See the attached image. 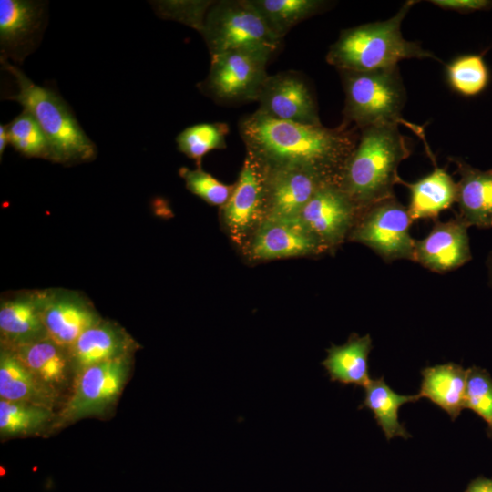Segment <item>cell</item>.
<instances>
[{"label":"cell","mask_w":492,"mask_h":492,"mask_svg":"<svg viewBox=\"0 0 492 492\" xmlns=\"http://www.w3.org/2000/svg\"><path fill=\"white\" fill-rule=\"evenodd\" d=\"M246 152L266 168L298 167L340 185L360 130L341 124L312 126L272 118L258 110L239 121Z\"/></svg>","instance_id":"cell-1"},{"label":"cell","mask_w":492,"mask_h":492,"mask_svg":"<svg viewBox=\"0 0 492 492\" xmlns=\"http://www.w3.org/2000/svg\"><path fill=\"white\" fill-rule=\"evenodd\" d=\"M397 125H374L360 129L340 181L342 189L363 211L371 205L395 197L401 184L397 170L411 155L408 138Z\"/></svg>","instance_id":"cell-2"},{"label":"cell","mask_w":492,"mask_h":492,"mask_svg":"<svg viewBox=\"0 0 492 492\" xmlns=\"http://www.w3.org/2000/svg\"><path fill=\"white\" fill-rule=\"evenodd\" d=\"M415 3L406 1L386 20L343 29L327 52V63L338 71L366 72L396 67L405 59L437 60L419 42L402 35V22Z\"/></svg>","instance_id":"cell-3"},{"label":"cell","mask_w":492,"mask_h":492,"mask_svg":"<svg viewBox=\"0 0 492 492\" xmlns=\"http://www.w3.org/2000/svg\"><path fill=\"white\" fill-rule=\"evenodd\" d=\"M339 73L345 96L341 124L359 130L374 125H404L423 139L430 159H435L423 128L408 122L402 116L406 91L398 66L366 72Z\"/></svg>","instance_id":"cell-4"},{"label":"cell","mask_w":492,"mask_h":492,"mask_svg":"<svg viewBox=\"0 0 492 492\" xmlns=\"http://www.w3.org/2000/svg\"><path fill=\"white\" fill-rule=\"evenodd\" d=\"M15 78L17 93L8 98L23 106L38 122L52 153V160L70 163L90 160L96 147L79 126L66 102L54 91L38 86L18 67L1 58Z\"/></svg>","instance_id":"cell-5"},{"label":"cell","mask_w":492,"mask_h":492,"mask_svg":"<svg viewBox=\"0 0 492 492\" xmlns=\"http://www.w3.org/2000/svg\"><path fill=\"white\" fill-rule=\"evenodd\" d=\"M200 34L210 56L237 50L272 55L282 42L250 0L214 1Z\"/></svg>","instance_id":"cell-6"},{"label":"cell","mask_w":492,"mask_h":492,"mask_svg":"<svg viewBox=\"0 0 492 492\" xmlns=\"http://www.w3.org/2000/svg\"><path fill=\"white\" fill-rule=\"evenodd\" d=\"M412 222L407 208L395 196L363 210L348 238L369 247L385 262L413 261Z\"/></svg>","instance_id":"cell-7"},{"label":"cell","mask_w":492,"mask_h":492,"mask_svg":"<svg viewBox=\"0 0 492 492\" xmlns=\"http://www.w3.org/2000/svg\"><path fill=\"white\" fill-rule=\"evenodd\" d=\"M272 54L237 50L211 56L210 71L200 90L217 102L237 104L255 101L268 77L266 66Z\"/></svg>","instance_id":"cell-8"},{"label":"cell","mask_w":492,"mask_h":492,"mask_svg":"<svg viewBox=\"0 0 492 492\" xmlns=\"http://www.w3.org/2000/svg\"><path fill=\"white\" fill-rule=\"evenodd\" d=\"M129 355L88 366L75 375L72 393L56 420L58 425L103 414L120 395Z\"/></svg>","instance_id":"cell-9"},{"label":"cell","mask_w":492,"mask_h":492,"mask_svg":"<svg viewBox=\"0 0 492 492\" xmlns=\"http://www.w3.org/2000/svg\"><path fill=\"white\" fill-rule=\"evenodd\" d=\"M267 214V169L246 152L233 191L222 206V218L231 236L241 241Z\"/></svg>","instance_id":"cell-10"},{"label":"cell","mask_w":492,"mask_h":492,"mask_svg":"<svg viewBox=\"0 0 492 492\" xmlns=\"http://www.w3.org/2000/svg\"><path fill=\"white\" fill-rule=\"evenodd\" d=\"M258 111L277 120L303 125H322L317 103L308 83L295 71L266 77L256 100Z\"/></svg>","instance_id":"cell-11"},{"label":"cell","mask_w":492,"mask_h":492,"mask_svg":"<svg viewBox=\"0 0 492 492\" xmlns=\"http://www.w3.org/2000/svg\"><path fill=\"white\" fill-rule=\"evenodd\" d=\"M361 213L339 184L326 183L304 206L300 219L328 250L349 236Z\"/></svg>","instance_id":"cell-12"},{"label":"cell","mask_w":492,"mask_h":492,"mask_svg":"<svg viewBox=\"0 0 492 492\" xmlns=\"http://www.w3.org/2000/svg\"><path fill=\"white\" fill-rule=\"evenodd\" d=\"M468 226L456 215L435 220L429 234L415 240L413 261L437 273L456 270L472 259Z\"/></svg>","instance_id":"cell-13"},{"label":"cell","mask_w":492,"mask_h":492,"mask_svg":"<svg viewBox=\"0 0 492 492\" xmlns=\"http://www.w3.org/2000/svg\"><path fill=\"white\" fill-rule=\"evenodd\" d=\"M327 250L299 218L266 217L255 232L251 256L272 260L318 254Z\"/></svg>","instance_id":"cell-14"},{"label":"cell","mask_w":492,"mask_h":492,"mask_svg":"<svg viewBox=\"0 0 492 492\" xmlns=\"http://www.w3.org/2000/svg\"><path fill=\"white\" fill-rule=\"evenodd\" d=\"M266 169V217L299 218L302 209L317 190L329 183L313 171L302 168Z\"/></svg>","instance_id":"cell-15"},{"label":"cell","mask_w":492,"mask_h":492,"mask_svg":"<svg viewBox=\"0 0 492 492\" xmlns=\"http://www.w3.org/2000/svg\"><path fill=\"white\" fill-rule=\"evenodd\" d=\"M44 12V4L41 2L0 1L1 58L23 60L39 35Z\"/></svg>","instance_id":"cell-16"},{"label":"cell","mask_w":492,"mask_h":492,"mask_svg":"<svg viewBox=\"0 0 492 492\" xmlns=\"http://www.w3.org/2000/svg\"><path fill=\"white\" fill-rule=\"evenodd\" d=\"M459 174L457 216L468 226L492 228V169L482 170L461 158H449Z\"/></svg>","instance_id":"cell-17"},{"label":"cell","mask_w":492,"mask_h":492,"mask_svg":"<svg viewBox=\"0 0 492 492\" xmlns=\"http://www.w3.org/2000/svg\"><path fill=\"white\" fill-rule=\"evenodd\" d=\"M42 318L46 336L68 350L77 338L101 320L87 304L71 296L46 294Z\"/></svg>","instance_id":"cell-18"},{"label":"cell","mask_w":492,"mask_h":492,"mask_svg":"<svg viewBox=\"0 0 492 492\" xmlns=\"http://www.w3.org/2000/svg\"><path fill=\"white\" fill-rule=\"evenodd\" d=\"M132 343L118 326L100 321L67 350L75 375L88 366L129 355Z\"/></svg>","instance_id":"cell-19"},{"label":"cell","mask_w":492,"mask_h":492,"mask_svg":"<svg viewBox=\"0 0 492 492\" xmlns=\"http://www.w3.org/2000/svg\"><path fill=\"white\" fill-rule=\"evenodd\" d=\"M46 294L19 296L2 302L0 332L7 348L46 337L42 318Z\"/></svg>","instance_id":"cell-20"},{"label":"cell","mask_w":492,"mask_h":492,"mask_svg":"<svg viewBox=\"0 0 492 492\" xmlns=\"http://www.w3.org/2000/svg\"><path fill=\"white\" fill-rule=\"evenodd\" d=\"M421 375L420 398L429 399L455 421L466 408V369L450 362L426 366Z\"/></svg>","instance_id":"cell-21"},{"label":"cell","mask_w":492,"mask_h":492,"mask_svg":"<svg viewBox=\"0 0 492 492\" xmlns=\"http://www.w3.org/2000/svg\"><path fill=\"white\" fill-rule=\"evenodd\" d=\"M58 391L36 378L10 351L0 356V399L53 409Z\"/></svg>","instance_id":"cell-22"},{"label":"cell","mask_w":492,"mask_h":492,"mask_svg":"<svg viewBox=\"0 0 492 492\" xmlns=\"http://www.w3.org/2000/svg\"><path fill=\"white\" fill-rule=\"evenodd\" d=\"M434 165V170L420 179L413 183L401 181L410 192L407 210L413 221L436 220L442 211L456 202L457 183L446 169Z\"/></svg>","instance_id":"cell-23"},{"label":"cell","mask_w":492,"mask_h":492,"mask_svg":"<svg viewBox=\"0 0 492 492\" xmlns=\"http://www.w3.org/2000/svg\"><path fill=\"white\" fill-rule=\"evenodd\" d=\"M5 349L47 386L59 391L66 384L71 365L68 354L47 336Z\"/></svg>","instance_id":"cell-24"},{"label":"cell","mask_w":492,"mask_h":492,"mask_svg":"<svg viewBox=\"0 0 492 492\" xmlns=\"http://www.w3.org/2000/svg\"><path fill=\"white\" fill-rule=\"evenodd\" d=\"M372 347L369 334L359 336L352 333L344 344H332L326 350L327 357L322 365L332 382L364 387L372 379L368 369V356Z\"/></svg>","instance_id":"cell-25"},{"label":"cell","mask_w":492,"mask_h":492,"mask_svg":"<svg viewBox=\"0 0 492 492\" xmlns=\"http://www.w3.org/2000/svg\"><path fill=\"white\" fill-rule=\"evenodd\" d=\"M364 388V397L359 409H369L374 414V418L385 438L390 440L396 436L405 439L411 437L404 425L399 422L398 410L406 403L418 401V394L399 395L385 383L383 376L371 379Z\"/></svg>","instance_id":"cell-26"},{"label":"cell","mask_w":492,"mask_h":492,"mask_svg":"<svg viewBox=\"0 0 492 492\" xmlns=\"http://www.w3.org/2000/svg\"><path fill=\"white\" fill-rule=\"evenodd\" d=\"M267 25L280 38L297 24L324 11L330 2L323 0H250Z\"/></svg>","instance_id":"cell-27"},{"label":"cell","mask_w":492,"mask_h":492,"mask_svg":"<svg viewBox=\"0 0 492 492\" xmlns=\"http://www.w3.org/2000/svg\"><path fill=\"white\" fill-rule=\"evenodd\" d=\"M55 422L53 409L0 399V433L2 436L34 434Z\"/></svg>","instance_id":"cell-28"},{"label":"cell","mask_w":492,"mask_h":492,"mask_svg":"<svg viewBox=\"0 0 492 492\" xmlns=\"http://www.w3.org/2000/svg\"><path fill=\"white\" fill-rule=\"evenodd\" d=\"M446 79L450 87L464 97L482 93L489 84L490 72L483 54H465L446 65Z\"/></svg>","instance_id":"cell-29"},{"label":"cell","mask_w":492,"mask_h":492,"mask_svg":"<svg viewBox=\"0 0 492 492\" xmlns=\"http://www.w3.org/2000/svg\"><path fill=\"white\" fill-rule=\"evenodd\" d=\"M229 127L226 123H201L183 129L176 138L178 149L196 161L198 168L210 151L226 148Z\"/></svg>","instance_id":"cell-30"},{"label":"cell","mask_w":492,"mask_h":492,"mask_svg":"<svg viewBox=\"0 0 492 492\" xmlns=\"http://www.w3.org/2000/svg\"><path fill=\"white\" fill-rule=\"evenodd\" d=\"M9 143L26 157L52 159L48 140L36 119L26 110L7 126Z\"/></svg>","instance_id":"cell-31"},{"label":"cell","mask_w":492,"mask_h":492,"mask_svg":"<svg viewBox=\"0 0 492 492\" xmlns=\"http://www.w3.org/2000/svg\"><path fill=\"white\" fill-rule=\"evenodd\" d=\"M466 408L486 422L487 436L492 438V377L486 369L476 365L466 369Z\"/></svg>","instance_id":"cell-32"},{"label":"cell","mask_w":492,"mask_h":492,"mask_svg":"<svg viewBox=\"0 0 492 492\" xmlns=\"http://www.w3.org/2000/svg\"><path fill=\"white\" fill-rule=\"evenodd\" d=\"M179 173L190 192L211 205L223 206L234 189V185L220 182L200 168L196 169L181 168Z\"/></svg>","instance_id":"cell-33"},{"label":"cell","mask_w":492,"mask_h":492,"mask_svg":"<svg viewBox=\"0 0 492 492\" xmlns=\"http://www.w3.org/2000/svg\"><path fill=\"white\" fill-rule=\"evenodd\" d=\"M213 2L210 0L161 1L157 3L156 10L162 17L185 24L200 33L205 15Z\"/></svg>","instance_id":"cell-34"},{"label":"cell","mask_w":492,"mask_h":492,"mask_svg":"<svg viewBox=\"0 0 492 492\" xmlns=\"http://www.w3.org/2000/svg\"><path fill=\"white\" fill-rule=\"evenodd\" d=\"M430 3L441 9L461 14L492 9V0H431Z\"/></svg>","instance_id":"cell-35"},{"label":"cell","mask_w":492,"mask_h":492,"mask_svg":"<svg viewBox=\"0 0 492 492\" xmlns=\"http://www.w3.org/2000/svg\"><path fill=\"white\" fill-rule=\"evenodd\" d=\"M464 492H492V478L478 476L468 483Z\"/></svg>","instance_id":"cell-36"},{"label":"cell","mask_w":492,"mask_h":492,"mask_svg":"<svg viewBox=\"0 0 492 492\" xmlns=\"http://www.w3.org/2000/svg\"><path fill=\"white\" fill-rule=\"evenodd\" d=\"M9 143L8 134L6 126L0 125V155L2 156L3 152L5 149L6 145Z\"/></svg>","instance_id":"cell-37"},{"label":"cell","mask_w":492,"mask_h":492,"mask_svg":"<svg viewBox=\"0 0 492 492\" xmlns=\"http://www.w3.org/2000/svg\"><path fill=\"white\" fill-rule=\"evenodd\" d=\"M486 265L487 270L488 284L492 289V251L487 255Z\"/></svg>","instance_id":"cell-38"}]
</instances>
